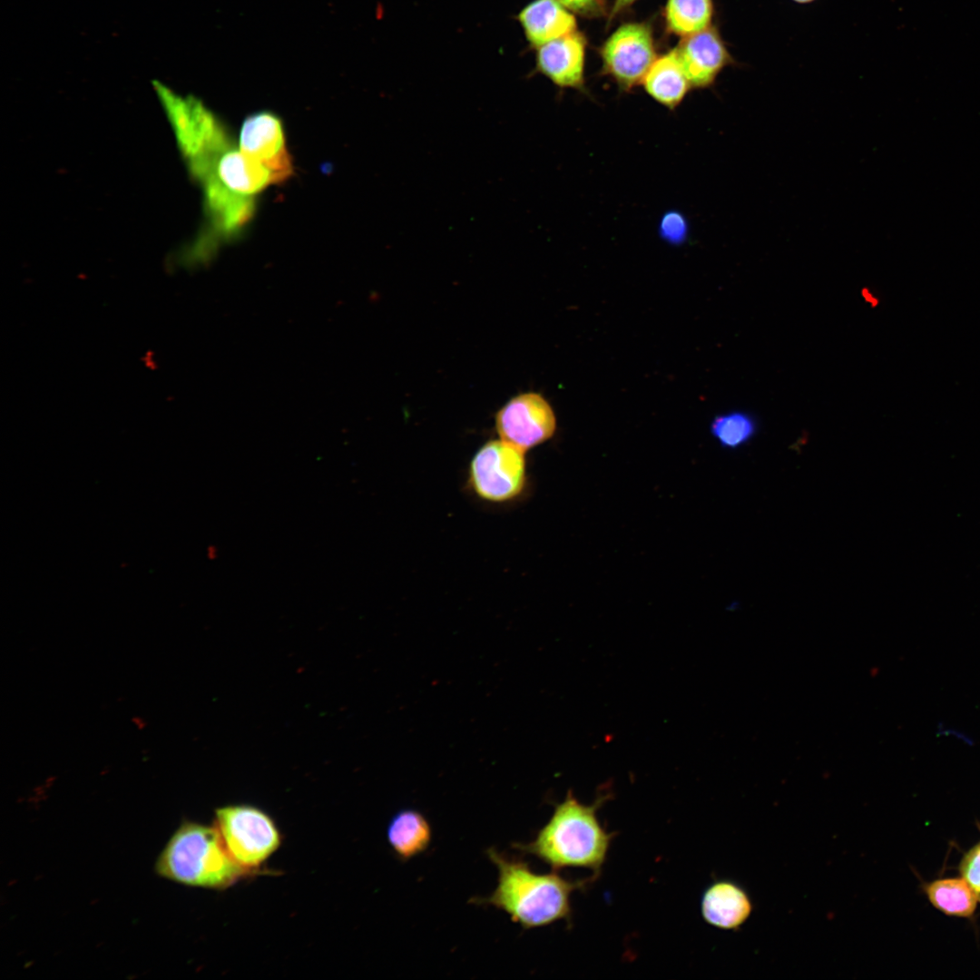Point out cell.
Instances as JSON below:
<instances>
[{"label":"cell","mask_w":980,"mask_h":980,"mask_svg":"<svg viewBox=\"0 0 980 980\" xmlns=\"http://www.w3.org/2000/svg\"><path fill=\"white\" fill-rule=\"evenodd\" d=\"M958 868L980 902V840L964 854Z\"/></svg>","instance_id":"20"},{"label":"cell","mask_w":980,"mask_h":980,"mask_svg":"<svg viewBox=\"0 0 980 980\" xmlns=\"http://www.w3.org/2000/svg\"><path fill=\"white\" fill-rule=\"evenodd\" d=\"M240 150L262 163L271 173L273 183L282 182L292 174L282 122L270 112H260L245 119L240 133Z\"/></svg>","instance_id":"8"},{"label":"cell","mask_w":980,"mask_h":980,"mask_svg":"<svg viewBox=\"0 0 980 980\" xmlns=\"http://www.w3.org/2000/svg\"><path fill=\"white\" fill-rule=\"evenodd\" d=\"M387 836L395 854L407 861L428 848L432 831L429 822L422 813L414 809H404L392 818Z\"/></svg>","instance_id":"16"},{"label":"cell","mask_w":980,"mask_h":980,"mask_svg":"<svg viewBox=\"0 0 980 980\" xmlns=\"http://www.w3.org/2000/svg\"><path fill=\"white\" fill-rule=\"evenodd\" d=\"M213 825L232 858L242 867H259L281 844V834L274 819L251 805H229L215 810Z\"/></svg>","instance_id":"4"},{"label":"cell","mask_w":980,"mask_h":980,"mask_svg":"<svg viewBox=\"0 0 980 980\" xmlns=\"http://www.w3.org/2000/svg\"><path fill=\"white\" fill-rule=\"evenodd\" d=\"M791 1H793V2H795L797 4H799V5H808V4H810V3L814 2L815 0H791Z\"/></svg>","instance_id":"24"},{"label":"cell","mask_w":980,"mask_h":980,"mask_svg":"<svg viewBox=\"0 0 980 980\" xmlns=\"http://www.w3.org/2000/svg\"><path fill=\"white\" fill-rule=\"evenodd\" d=\"M467 485L487 503L516 500L527 485L524 452L500 438L485 442L469 463Z\"/></svg>","instance_id":"5"},{"label":"cell","mask_w":980,"mask_h":980,"mask_svg":"<svg viewBox=\"0 0 980 980\" xmlns=\"http://www.w3.org/2000/svg\"><path fill=\"white\" fill-rule=\"evenodd\" d=\"M923 890L930 904L949 916L971 918L977 906V898L961 877L935 879L923 885Z\"/></svg>","instance_id":"17"},{"label":"cell","mask_w":980,"mask_h":980,"mask_svg":"<svg viewBox=\"0 0 980 980\" xmlns=\"http://www.w3.org/2000/svg\"><path fill=\"white\" fill-rule=\"evenodd\" d=\"M637 0H613L611 10L608 15V24L616 18L622 12L628 9Z\"/></svg>","instance_id":"23"},{"label":"cell","mask_w":980,"mask_h":980,"mask_svg":"<svg viewBox=\"0 0 980 980\" xmlns=\"http://www.w3.org/2000/svg\"><path fill=\"white\" fill-rule=\"evenodd\" d=\"M675 50L691 88L710 87L725 67L736 64L715 25L681 38Z\"/></svg>","instance_id":"9"},{"label":"cell","mask_w":980,"mask_h":980,"mask_svg":"<svg viewBox=\"0 0 980 980\" xmlns=\"http://www.w3.org/2000/svg\"><path fill=\"white\" fill-rule=\"evenodd\" d=\"M710 431L722 447L736 449L748 444L755 436L758 424L752 415L733 411L716 416L711 423Z\"/></svg>","instance_id":"19"},{"label":"cell","mask_w":980,"mask_h":980,"mask_svg":"<svg viewBox=\"0 0 980 980\" xmlns=\"http://www.w3.org/2000/svg\"><path fill=\"white\" fill-rule=\"evenodd\" d=\"M602 74L615 82L622 92L642 83L657 59L652 27L648 22L620 25L599 49Z\"/></svg>","instance_id":"6"},{"label":"cell","mask_w":980,"mask_h":980,"mask_svg":"<svg viewBox=\"0 0 980 980\" xmlns=\"http://www.w3.org/2000/svg\"><path fill=\"white\" fill-rule=\"evenodd\" d=\"M751 905L746 893L729 881H718L703 893L701 912L710 925L721 929L739 927L749 916Z\"/></svg>","instance_id":"14"},{"label":"cell","mask_w":980,"mask_h":980,"mask_svg":"<svg viewBox=\"0 0 980 980\" xmlns=\"http://www.w3.org/2000/svg\"><path fill=\"white\" fill-rule=\"evenodd\" d=\"M610 798L612 791L603 788L592 804H584L568 790L564 800L554 805L550 819L535 838L529 843H514L513 848L539 858L554 871L587 868L597 877L615 837V833L605 830L597 813Z\"/></svg>","instance_id":"1"},{"label":"cell","mask_w":980,"mask_h":980,"mask_svg":"<svg viewBox=\"0 0 980 980\" xmlns=\"http://www.w3.org/2000/svg\"><path fill=\"white\" fill-rule=\"evenodd\" d=\"M210 217L218 233L232 237L251 220L255 211L253 197L237 194L226 188L210 172L201 178Z\"/></svg>","instance_id":"11"},{"label":"cell","mask_w":980,"mask_h":980,"mask_svg":"<svg viewBox=\"0 0 980 980\" xmlns=\"http://www.w3.org/2000/svg\"><path fill=\"white\" fill-rule=\"evenodd\" d=\"M714 0H667L663 8L667 34L681 38L712 25Z\"/></svg>","instance_id":"18"},{"label":"cell","mask_w":980,"mask_h":980,"mask_svg":"<svg viewBox=\"0 0 980 980\" xmlns=\"http://www.w3.org/2000/svg\"><path fill=\"white\" fill-rule=\"evenodd\" d=\"M495 420L499 438L524 453L547 441L556 429L550 404L533 392L513 397L498 410Z\"/></svg>","instance_id":"7"},{"label":"cell","mask_w":980,"mask_h":980,"mask_svg":"<svg viewBox=\"0 0 980 980\" xmlns=\"http://www.w3.org/2000/svg\"><path fill=\"white\" fill-rule=\"evenodd\" d=\"M562 5L585 18H599L609 15L606 0H557Z\"/></svg>","instance_id":"21"},{"label":"cell","mask_w":980,"mask_h":980,"mask_svg":"<svg viewBox=\"0 0 980 980\" xmlns=\"http://www.w3.org/2000/svg\"><path fill=\"white\" fill-rule=\"evenodd\" d=\"M661 236L671 242L677 244L681 242L687 234V222L683 216L676 211L667 212L660 224Z\"/></svg>","instance_id":"22"},{"label":"cell","mask_w":980,"mask_h":980,"mask_svg":"<svg viewBox=\"0 0 980 980\" xmlns=\"http://www.w3.org/2000/svg\"><path fill=\"white\" fill-rule=\"evenodd\" d=\"M642 84L650 97L671 111L681 103L691 89L675 48L657 57Z\"/></svg>","instance_id":"15"},{"label":"cell","mask_w":980,"mask_h":980,"mask_svg":"<svg viewBox=\"0 0 980 980\" xmlns=\"http://www.w3.org/2000/svg\"><path fill=\"white\" fill-rule=\"evenodd\" d=\"M498 871L497 885L491 896L472 899L477 905L493 906L509 915L524 929L545 926L559 920L570 921L571 897L596 877L571 880L558 871L534 872L529 865L510 858L495 848L486 850Z\"/></svg>","instance_id":"2"},{"label":"cell","mask_w":980,"mask_h":980,"mask_svg":"<svg viewBox=\"0 0 980 980\" xmlns=\"http://www.w3.org/2000/svg\"><path fill=\"white\" fill-rule=\"evenodd\" d=\"M162 877L190 887L226 889L254 876L228 851L213 826L183 822L172 836L155 865Z\"/></svg>","instance_id":"3"},{"label":"cell","mask_w":980,"mask_h":980,"mask_svg":"<svg viewBox=\"0 0 980 980\" xmlns=\"http://www.w3.org/2000/svg\"><path fill=\"white\" fill-rule=\"evenodd\" d=\"M210 172L226 188L246 197L254 198L273 183L271 173L262 163L238 151L233 145L218 156Z\"/></svg>","instance_id":"13"},{"label":"cell","mask_w":980,"mask_h":980,"mask_svg":"<svg viewBox=\"0 0 980 980\" xmlns=\"http://www.w3.org/2000/svg\"><path fill=\"white\" fill-rule=\"evenodd\" d=\"M586 45V38L579 31L545 44L536 48V70L561 89L587 93L584 81Z\"/></svg>","instance_id":"10"},{"label":"cell","mask_w":980,"mask_h":980,"mask_svg":"<svg viewBox=\"0 0 980 980\" xmlns=\"http://www.w3.org/2000/svg\"><path fill=\"white\" fill-rule=\"evenodd\" d=\"M517 19L535 48L577 31L573 14L557 0H534L520 11Z\"/></svg>","instance_id":"12"}]
</instances>
